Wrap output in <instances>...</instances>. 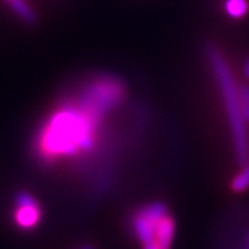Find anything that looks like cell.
<instances>
[{
	"label": "cell",
	"instance_id": "1",
	"mask_svg": "<svg viewBox=\"0 0 249 249\" xmlns=\"http://www.w3.org/2000/svg\"><path fill=\"white\" fill-rule=\"evenodd\" d=\"M104 115L78 100L65 104L47 119L35 142L36 155L45 162L91 151Z\"/></svg>",
	"mask_w": 249,
	"mask_h": 249
},
{
	"label": "cell",
	"instance_id": "2",
	"mask_svg": "<svg viewBox=\"0 0 249 249\" xmlns=\"http://www.w3.org/2000/svg\"><path fill=\"white\" fill-rule=\"evenodd\" d=\"M205 55L213 71L216 82H217L223 98H224V106H226L232 140H234L235 157L241 165L244 166L249 162V136L248 129H247L248 124L242 115V109H241L238 86L232 78L229 62L226 61L222 52L216 46H208Z\"/></svg>",
	"mask_w": 249,
	"mask_h": 249
},
{
	"label": "cell",
	"instance_id": "3",
	"mask_svg": "<svg viewBox=\"0 0 249 249\" xmlns=\"http://www.w3.org/2000/svg\"><path fill=\"white\" fill-rule=\"evenodd\" d=\"M169 214L168 206L162 202H150L142 206L133 216L134 237L140 242L142 249H160L158 230L160 222Z\"/></svg>",
	"mask_w": 249,
	"mask_h": 249
},
{
	"label": "cell",
	"instance_id": "4",
	"mask_svg": "<svg viewBox=\"0 0 249 249\" xmlns=\"http://www.w3.org/2000/svg\"><path fill=\"white\" fill-rule=\"evenodd\" d=\"M16 212H14V222L22 230H32L36 227L42 219V209L34 196L29 193L21 191L16 198Z\"/></svg>",
	"mask_w": 249,
	"mask_h": 249
},
{
	"label": "cell",
	"instance_id": "5",
	"mask_svg": "<svg viewBox=\"0 0 249 249\" xmlns=\"http://www.w3.org/2000/svg\"><path fill=\"white\" fill-rule=\"evenodd\" d=\"M11 9L17 14L18 17L22 21H25L27 24H35L36 14L34 10L31 9V6L28 4L25 0H13L11 3Z\"/></svg>",
	"mask_w": 249,
	"mask_h": 249
},
{
	"label": "cell",
	"instance_id": "6",
	"mask_svg": "<svg viewBox=\"0 0 249 249\" xmlns=\"http://www.w3.org/2000/svg\"><path fill=\"white\" fill-rule=\"evenodd\" d=\"M248 0H226L224 10L232 18L244 17L248 13Z\"/></svg>",
	"mask_w": 249,
	"mask_h": 249
},
{
	"label": "cell",
	"instance_id": "7",
	"mask_svg": "<svg viewBox=\"0 0 249 249\" xmlns=\"http://www.w3.org/2000/svg\"><path fill=\"white\" fill-rule=\"evenodd\" d=\"M249 188V163L244 165L242 169L232 178L231 190L235 193H244Z\"/></svg>",
	"mask_w": 249,
	"mask_h": 249
},
{
	"label": "cell",
	"instance_id": "8",
	"mask_svg": "<svg viewBox=\"0 0 249 249\" xmlns=\"http://www.w3.org/2000/svg\"><path fill=\"white\" fill-rule=\"evenodd\" d=\"M238 94H240L241 109H242V115L245 118L247 124H249V86L248 85H242L238 88Z\"/></svg>",
	"mask_w": 249,
	"mask_h": 249
},
{
	"label": "cell",
	"instance_id": "9",
	"mask_svg": "<svg viewBox=\"0 0 249 249\" xmlns=\"http://www.w3.org/2000/svg\"><path fill=\"white\" fill-rule=\"evenodd\" d=\"M244 73H245V76L249 79V58L245 61V65H244Z\"/></svg>",
	"mask_w": 249,
	"mask_h": 249
},
{
	"label": "cell",
	"instance_id": "10",
	"mask_svg": "<svg viewBox=\"0 0 249 249\" xmlns=\"http://www.w3.org/2000/svg\"><path fill=\"white\" fill-rule=\"evenodd\" d=\"M79 249H94L91 245H83V247H80Z\"/></svg>",
	"mask_w": 249,
	"mask_h": 249
},
{
	"label": "cell",
	"instance_id": "11",
	"mask_svg": "<svg viewBox=\"0 0 249 249\" xmlns=\"http://www.w3.org/2000/svg\"><path fill=\"white\" fill-rule=\"evenodd\" d=\"M4 1H7V3H11V1H13V0H4Z\"/></svg>",
	"mask_w": 249,
	"mask_h": 249
}]
</instances>
